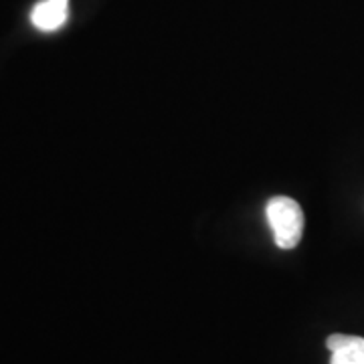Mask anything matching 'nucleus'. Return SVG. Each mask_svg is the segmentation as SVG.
<instances>
[{
  "mask_svg": "<svg viewBox=\"0 0 364 364\" xmlns=\"http://www.w3.org/2000/svg\"><path fill=\"white\" fill-rule=\"evenodd\" d=\"M265 215L275 245L282 249L298 247L304 233V213L298 203L289 196H273L265 207Z\"/></svg>",
  "mask_w": 364,
  "mask_h": 364,
  "instance_id": "1",
  "label": "nucleus"
},
{
  "mask_svg": "<svg viewBox=\"0 0 364 364\" xmlns=\"http://www.w3.org/2000/svg\"><path fill=\"white\" fill-rule=\"evenodd\" d=\"M69 16V0H41L31 13V23L43 33L59 31Z\"/></svg>",
  "mask_w": 364,
  "mask_h": 364,
  "instance_id": "2",
  "label": "nucleus"
},
{
  "mask_svg": "<svg viewBox=\"0 0 364 364\" xmlns=\"http://www.w3.org/2000/svg\"><path fill=\"white\" fill-rule=\"evenodd\" d=\"M330 364H364V338L348 336L340 348L332 350Z\"/></svg>",
  "mask_w": 364,
  "mask_h": 364,
  "instance_id": "3",
  "label": "nucleus"
}]
</instances>
